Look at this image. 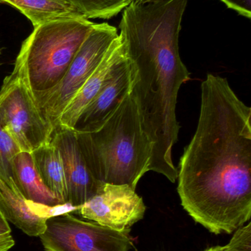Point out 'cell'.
<instances>
[{
    "label": "cell",
    "mask_w": 251,
    "mask_h": 251,
    "mask_svg": "<svg viewBox=\"0 0 251 251\" xmlns=\"http://www.w3.org/2000/svg\"><path fill=\"white\" fill-rule=\"evenodd\" d=\"M200 116L178 169L186 212L215 234L234 233L251 217V108L225 78L208 74Z\"/></svg>",
    "instance_id": "6da1fadb"
},
{
    "label": "cell",
    "mask_w": 251,
    "mask_h": 251,
    "mask_svg": "<svg viewBox=\"0 0 251 251\" xmlns=\"http://www.w3.org/2000/svg\"><path fill=\"white\" fill-rule=\"evenodd\" d=\"M187 0H134L122 13L119 38L137 70L131 94L152 145L150 171L172 183L178 168L172 151L178 141V92L190 73L179 53L181 22Z\"/></svg>",
    "instance_id": "7a4b0ae2"
},
{
    "label": "cell",
    "mask_w": 251,
    "mask_h": 251,
    "mask_svg": "<svg viewBox=\"0 0 251 251\" xmlns=\"http://www.w3.org/2000/svg\"><path fill=\"white\" fill-rule=\"evenodd\" d=\"M76 133L88 168L100 182L128 184L136 190L150 171L152 145L132 94L97 131Z\"/></svg>",
    "instance_id": "3957f363"
},
{
    "label": "cell",
    "mask_w": 251,
    "mask_h": 251,
    "mask_svg": "<svg viewBox=\"0 0 251 251\" xmlns=\"http://www.w3.org/2000/svg\"><path fill=\"white\" fill-rule=\"evenodd\" d=\"M94 25L83 17L34 27L17 56L23 62L34 98L50 92L60 83Z\"/></svg>",
    "instance_id": "277c9868"
},
{
    "label": "cell",
    "mask_w": 251,
    "mask_h": 251,
    "mask_svg": "<svg viewBox=\"0 0 251 251\" xmlns=\"http://www.w3.org/2000/svg\"><path fill=\"white\" fill-rule=\"evenodd\" d=\"M0 125L22 151L31 153L51 139L53 128L41 116L18 57L0 90Z\"/></svg>",
    "instance_id": "5b68a950"
},
{
    "label": "cell",
    "mask_w": 251,
    "mask_h": 251,
    "mask_svg": "<svg viewBox=\"0 0 251 251\" xmlns=\"http://www.w3.org/2000/svg\"><path fill=\"white\" fill-rule=\"evenodd\" d=\"M118 37L114 26L107 23L94 24L60 83L50 92L35 98L41 116L53 130L58 125L65 109L100 66Z\"/></svg>",
    "instance_id": "8992f818"
},
{
    "label": "cell",
    "mask_w": 251,
    "mask_h": 251,
    "mask_svg": "<svg viewBox=\"0 0 251 251\" xmlns=\"http://www.w3.org/2000/svg\"><path fill=\"white\" fill-rule=\"evenodd\" d=\"M131 229L118 231L70 212L50 215L39 236L46 251H129Z\"/></svg>",
    "instance_id": "52a82bcc"
},
{
    "label": "cell",
    "mask_w": 251,
    "mask_h": 251,
    "mask_svg": "<svg viewBox=\"0 0 251 251\" xmlns=\"http://www.w3.org/2000/svg\"><path fill=\"white\" fill-rule=\"evenodd\" d=\"M75 210L84 219L122 231L144 218L146 206L131 186L103 183L93 197Z\"/></svg>",
    "instance_id": "ba28073f"
},
{
    "label": "cell",
    "mask_w": 251,
    "mask_h": 251,
    "mask_svg": "<svg viewBox=\"0 0 251 251\" xmlns=\"http://www.w3.org/2000/svg\"><path fill=\"white\" fill-rule=\"evenodd\" d=\"M50 142L60 152L67 187V205L79 207L94 196L103 183L91 174L73 128L57 126Z\"/></svg>",
    "instance_id": "9c48e42d"
},
{
    "label": "cell",
    "mask_w": 251,
    "mask_h": 251,
    "mask_svg": "<svg viewBox=\"0 0 251 251\" xmlns=\"http://www.w3.org/2000/svg\"><path fill=\"white\" fill-rule=\"evenodd\" d=\"M137 79L135 66L126 54L110 80L84 109L73 129L81 133L92 132L99 129L131 94Z\"/></svg>",
    "instance_id": "30bf717a"
},
{
    "label": "cell",
    "mask_w": 251,
    "mask_h": 251,
    "mask_svg": "<svg viewBox=\"0 0 251 251\" xmlns=\"http://www.w3.org/2000/svg\"><path fill=\"white\" fill-rule=\"evenodd\" d=\"M125 57V47L119 35L100 66L65 109L59 119L57 126L73 128L84 109L110 80L116 68Z\"/></svg>",
    "instance_id": "8fae6325"
},
{
    "label": "cell",
    "mask_w": 251,
    "mask_h": 251,
    "mask_svg": "<svg viewBox=\"0 0 251 251\" xmlns=\"http://www.w3.org/2000/svg\"><path fill=\"white\" fill-rule=\"evenodd\" d=\"M44 206L26 200L17 187L0 179V211L7 222L14 224L27 235L39 237L50 216L41 210Z\"/></svg>",
    "instance_id": "7c38bea8"
},
{
    "label": "cell",
    "mask_w": 251,
    "mask_h": 251,
    "mask_svg": "<svg viewBox=\"0 0 251 251\" xmlns=\"http://www.w3.org/2000/svg\"><path fill=\"white\" fill-rule=\"evenodd\" d=\"M15 184L26 200L50 208L66 206L45 185L32 154L21 151L13 161Z\"/></svg>",
    "instance_id": "4fadbf2b"
},
{
    "label": "cell",
    "mask_w": 251,
    "mask_h": 251,
    "mask_svg": "<svg viewBox=\"0 0 251 251\" xmlns=\"http://www.w3.org/2000/svg\"><path fill=\"white\" fill-rule=\"evenodd\" d=\"M25 15L34 27L66 19L85 18L77 7L66 0H0Z\"/></svg>",
    "instance_id": "5bb4252c"
},
{
    "label": "cell",
    "mask_w": 251,
    "mask_h": 251,
    "mask_svg": "<svg viewBox=\"0 0 251 251\" xmlns=\"http://www.w3.org/2000/svg\"><path fill=\"white\" fill-rule=\"evenodd\" d=\"M41 179L50 191L67 205V187L64 168L58 149L51 142L31 152Z\"/></svg>",
    "instance_id": "9a60e30c"
},
{
    "label": "cell",
    "mask_w": 251,
    "mask_h": 251,
    "mask_svg": "<svg viewBox=\"0 0 251 251\" xmlns=\"http://www.w3.org/2000/svg\"><path fill=\"white\" fill-rule=\"evenodd\" d=\"M86 19H110L123 11L134 0H66Z\"/></svg>",
    "instance_id": "2e32d148"
},
{
    "label": "cell",
    "mask_w": 251,
    "mask_h": 251,
    "mask_svg": "<svg viewBox=\"0 0 251 251\" xmlns=\"http://www.w3.org/2000/svg\"><path fill=\"white\" fill-rule=\"evenodd\" d=\"M21 151L19 145L0 125V179L13 187H16L13 161Z\"/></svg>",
    "instance_id": "e0dca14e"
},
{
    "label": "cell",
    "mask_w": 251,
    "mask_h": 251,
    "mask_svg": "<svg viewBox=\"0 0 251 251\" xmlns=\"http://www.w3.org/2000/svg\"><path fill=\"white\" fill-rule=\"evenodd\" d=\"M228 8L232 9L243 17L251 19V0H221Z\"/></svg>",
    "instance_id": "ac0fdd59"
},
{
    "label": "cell",
    "mask_w": 251,
    "mask_h": 251,
    "mask_svg": "<svg viewBox=\"0 0 251 251\" xmlns=\"http://www.w3.org/2000/svg\"><path fill=\"white\" fill-rule=\"evenodd\" d=\"M15 241L11 234L0 236V251H8L14 246Z\"/></svg>",
    "instance_id": "d6986e66"
},
{
    "label": "cell",
    "mask_w": 251,
    "mask_h": 251,
    "mask_svg": "<svg viewBox=\"0 0 251 251\" xmlns=\"http://www.w3.org/2000/svg\"><path fill=\"white\" fill-rule=\"evenodd\" d=\"M11 234V229L7 220L4 218L0 211V236Z\"/></svg>",
    "instance_id": "ffe728a7"
},
{
    "label": "cell",
    "mask_w": 251,
    "mask_h": 251,
    "mask_svg": "<svg viewBox=\"0 0 251 251\" xmlns=\"http://www.w3.org/2000/svg\"><path fill=\"white\" fill-rule=\"evenodd\" d=\"M204 251H241L237 249L235 246H233L231 243L224 246H214V247L209 248Z\"/></svg>",
    "instance_id": "44dd1931"
},
{
    "label": "cell",
    "mask_w": 251,
    "mask_h": 251,
    "mask_svg": "<svg viewBox=\"0 0 251 251\" xmlns=\"http://www.w3.org/2000/svg\"><path fill=\"white\" fill-rule=\"evenodd\" d=\"M0 54H1V50H0Z\"/></svg>",
    "instance_id": "7402d4cb"
}]
</instances>
